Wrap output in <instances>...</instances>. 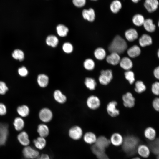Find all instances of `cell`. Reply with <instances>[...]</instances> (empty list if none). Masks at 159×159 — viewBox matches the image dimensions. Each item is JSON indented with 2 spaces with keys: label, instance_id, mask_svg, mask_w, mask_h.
Listing matches in <instances>:
<instances>
[{
  "label": "cell",
  "instance_id": "cell-27",
  "mask_svg": "<svg viewBox=\"0 0 159 159\" xmlns=\"http://www.w3.org/2000/svg\"><path fill=\"white\" fill-rule=\"evenodd\" d=\"M94 56L97 60H102L106 57V50L103 48L99 47L96 49L94 53Z\"/></svg>",
  "mask_w": 159,
  "mask_h": 159
},
{
  "label": "cell",
  "instance_id": "cell-32",
  "mask_svg": "<svg viewBox=\"0 0 159 159\" xmlns=\"http://www.w3.org/2000/svg\"><path fill=\"white\" fill-rule=\"evenodd\" d=\"M46 42L48 46L55 47L57 45L59 40L56 36L52 35H49L47 37Z\"/></svg>",
  "mask_w": 159,
  "mask_h": 159
},
{
  "label": "cell",
  "instance_id": "cell-8",
  "mask_svg": "<svg viewBox=\"0 0 159 159\" xmlns=\"http://www.w3.org/2000/svg\"><path fill=\"white\" fill-rule=\"evenodd\" d=\"M82 134V128L77 126L72 127L69 131V135L70 137L75 140H77L80 139Z\"/></svg>",
  "mask_w": 159,
  "mask_h": 159
},
{
  "label": "cell",
  "instance_id": "cell-17",
  "mask_svg": "<svg viewBox=\"0 0 159 159\" xmlns=\"http://www.w3.org/2000/svg\"><path fill=\"white\" fill-rule=\"evenodd\" d=\"M148 147L150 150L155 155L159 154V143L158 138H155L152 140L148 141Z\"/></svg>",
  "mask_w": 159,
  "mask_h": 159
},
{
  "label": "cell",
  "instance_id": "cell-40",
  "mask_svg": "<svg viewBox=\"0 0 159 159\" xmlns=\"http://www.w3.org/2000/svg\"><path fill=\"white\" fill-rule=\"evenodd\" d=\"M83 66L86 69L91 71L93 70L95 68V64L93 59L90 58H88L84 61Z\"/></svg>",
  "mask_w": 159,
  "mask_h": 159
},
{
  "label": "cell",
  "instance_id": "cell-15",
  "mask_svg": "<svg viewBox=\"0 0 159 159\" xmlns=\"http://www.w3.org/2000/svg\"><path fill=\"white\" fill-rule=\"evenodd\" d=\"M119 64L120 67L125 71L131 70L133 66L131 59L129 57H127L121 58Z\"/></svg>",
  "mask_w": 159,
  "mask_h": 159
},
{
  "label": "cell",
  "instance_id": "cell-24",
  "mask_svg": "<svg viewBox=\"0 0 159 159\" xmlns=\"http://www.w3.org/2000/svg\"><path fill=\"white\" fill-rule=\"evenodd\" d=\"M18 140L20 143L23 146H28L30 140L27 133L25 131L20 132L17 136Z\"/></svg>",
  "mask_w": 159,
  "mask_h": 159
},
{
  "label": "cell",
  "instance_id": "cell-6",
  "mask_svg": "<svg viewBox=\"0 0 159 159\" xmlns=\"http://www.w3.org/2000/svg\"><path fill=\"white\" fill-rule=\"evenodd\" d=\"M86 104L90 109L95 110L100 107L101 102L100 99L97 96L93 95H90L87 98Z\"/></svg>",
  "mask_w": 159,
  "mask_h": 159
},
{
  "label": "cell",
  "instance_id": "cell-43",
  "mask_svg": "<svg viewBox=\"0 0 159 159\" xmlns=\"http://www.w3.org/2000/svg\"><path fill=\"white\" fill-rule=\"evenodd\" d=\"M63 51L66 53H71L73 49L72 44L69 42H65L63 44L62 47Z\"/></svg>",
  "mask_w": 159,
  "mask_h": 159
},
{
  "label": "cell",
  "instance_id": "cell-2",
  "mask_svg": "<svg viewBox=\"0 0 159 159\" xmlns=\"http://www.w3.org/2000/svg\"><path fill=\"white\" fill-rule=\"evenodd\" d=\"M127 42L122 37L119 35L115 36L108 47L109 51L120 54L124 53L127 49Z\"/></svg>",
  "mask_w": 159,
  "mask_h": 159
},
{
  "label": "cell",
  "instance_id": "cell-5",
  "mask_svg": "<svg viewBox=\"0 0 159 159\" xmlns=\"http://www.w3.org/2000/svg\"><path fill=\"white\" fill-rule=\"evenodd\" d=\"M123 106L126 108H131L135 104L136 100L132 93L130 92H126L122 97Z\"/></svg>",
  "mask_w": 159,
  "mask_h": 159
},
{
  "label": "cell",
  "instance_id": "cell-7",
  "mask_svg": "<svg viewBox=\"0 0 159 159\" xmlns=\"http://www.w3.org/2000/svg\"><path fill=\"white\" fill-rule=\"evenodd\" d=\"M22 153L24 156L27 159H35L39 156V153L32 147L27 146L23 149Z\"/></svg>",
  "mask_w": 159,
  "mask_h": 159
},
{
  "label": "cell",
  "instance_id": "cell-48",
  "mask_svg": "<svg viewBox=\"0 0 159 159\" xmlns=\"http://www.w3.org/2000/svg\"><path fill=\"white\" fill-rule=\"evenodd\" d=\"M6 112V106L4 104L0 103V115H5Z\"/></svg>",
  "mask_w": 159,
  "mask_h": 159
},
{
  "label": "cell",
  "instance_id": "cell-19",
  "mask_svg": "<svg viewBox=\"0 0 159 159\" xmlns=\"http://www.w3.org/2000/svg\"><path fill=\"white\" fill-rule=\"evenodd\" d=\"M123 140L122 136L119 133L115 132L113 133L110 137V143L116 146L122 144Z\"/></svg>",
  "mask_w": 159,
  "mask_h": 159
},
{
  "label": "cell",
  "instance_id": "cell-46",
  "mask_svg": "<svg viewBox=\"0 0 159 159\" xmlns=\"http://www.w3.org/2000/svg\"><path fill=\"white\" fill-rule=\"evenodd\" d=\"M8 90V88L5 83L0 81V94H5Z\"/></svg>",
  "mask_w": 159,
  "mask_h": 159
},
{
  "label": "cell",
  "instance_id": "cell-51",
  "mask_svg": "<svg viewBox=\"0 0 159 159\" xmlns=\"http://www.w3.org/2000/svg\"><path fill=\"white\" fill-rule=\"evenodd\" d=\"M97 158L98 159H110L105 153L97 157Z\"/></svg>",
  "mask_w": 159,
  "mask_h": 159
},
{
  "label": "cell",
  "instance_id": "cell-50",
  "mask_svg": "<svg viewBox=\"0 0 159 159\" xmlns=\"http://www.w3.org/2000/svg\"><path fill=\"white\" fill-rule=\"evenodd\" d=\"M37 159H50V157L47 154H43L37 158Z\"/></svg>",
  "mask_w": 159,
  "mask_h": 159
},
{
  "label": "cell",
  "instance_id": "cell-36",
  "mask_svg": "<svg viewBox=\"0 0 159 159\" xmlns=\"http://www.w3.org/2000/svg\"><path fill=\"white\" fill-rule=\"evenodd\" d=\"M145 19L142 15L136 14L133 17L132 21L134 25L136 26H140L143 25Z\"/></svg>",
  "mask_w": 159,
  "mask_h": 159
},
{
  "label": "cell",
  "instance_id": "cell-12",
  "mask_svg": "<svg viewBox=\"0 0 159 159\" xmlns=\"http://www.w3.org/2000/svg\"><path fill=\"white\" fill-rule=\"evenodd\" d=\"M159 2L158 0H145L144 6L149 13L153 12L158 8Z\"/></svg>",
  "mask_w": 159,
  "mask_h": 159
},
{
  "label": "cell",
  "instance_id": "cell-3",
  "mask_svg": "<svg viewBox=\"0 0 159 159\" xmlns=\"http://www.w3.org/2000/svg\"><path fill=\"white\" fill-rule=\"evenodd\" d=\"M98 77L100 83L103 86H107L109 84L113 78L112 71L110 69L102 70Z\"/></svg>",
  "mask_w": 159,
  "mask_h": 159
},
{
  "label": "cell",
  "instance_id": "cell-53",
  "mask_svg": "<svg viewBox=\"0 0 159 159\" xmlns=\"http://www.w3.org/2000/svg\"><path fill=\"white\" fill-rule=\"evenodd\" d=\"M132 159H140L138 157H136L133 158Z\"/></svg>",
  "mask_w": 159,
  "mask_h": 159
},
{
  "label": "cell",
  "instance_id": "cell-38",
  "mask_svg": "<svg viewBox=\"0 0 159 159\" xmlns=\"http://www.w3.org/2000/svg\"><path fill=\"white\" fill-rule=\"evenodd\" d=\"M125 77L129 83L132 85L135 81V74L133 71L130 70L126 71L124 73Z\"/></svg>",
  "mask_w": 159,
  "mask_h": 159
},
{
  "label": "cell",
  "instance_id": "cell-29",
  "mask_svg": "<svg viewBox=\"0 0 159 159\" xmlns=\"http://www.w3.org/2000/svg\"><path fill=\"white\" fill-rule=\"evenodd\" d=\"M37 131L40 137L44 138L47 137L49 133L48 127L44 124H41L38 125Z\"/></svg>",
  "mask_w": 159,
  "mask_h": 159
},
{
  "label": "cell",
  "instance_id": "cell-55",
  "mask_svg": "<svg viewBox=\"0 0 159 159\" xmlns=\"http://www.w3.org/2000/svg\"><path fill=\"white\" fill-rule=\"evenodd\" d=\"M92 0V1H96L97 0Z\"/></svg>",
  "mask_w": 159,
  "mask_h": 159
},
{
  "label": "cell",
  "instance_id": "cell-33",
  "mask_svg": "<svg viewBox=\"0 0 159 159\" xmlns=\"http://www.w3.org/2000/svg\"><path fill=\"white\" fill-rule=\"evenodd\" d=\"M33 142L35 147L39 150L44 148L46 144V141L45 138L40 136L34 140Z\"/></svg>",
  "mask_w": 159,
  "mask_h": 159
},
{
  "label": "cell",
  "instance_id": "cell-42",
  "mask_svg": "<svg viewBox=\"0 0 159 159\" xmlns=\"http://www.w3.org/2000/svg\"><path fill=\"white\" fill-rule=\"evenodd\" d=\"M151 91L152 94L155 96L159 95V82L156 81L153 82L151 86Z\"/></svg>",
  "mask_w": 159,
  "mask_h": 159
},
{
  "label": "cell",
  "instance_id": "cell-39",
  "mask_svg": "<svg viewBox=\"0 0 159 159\" xmlns=\"http://www.w3.org/2000/svg\"><path fill=\"white\" fill-rule=\"evenodd\" d=\"M13 124L15 129L18 131L21 130L24 125V120L20 117L16 118L14 120Z\"/></svg>",
  "mask_w": 159,
  "mask_h": 159
},
{
  "label": "cell",
  "instance_id": "cell-49",
  "mask_svg": "<svg viewBox=\"0 0 159 159\" xmlns=\"http://www.w3.org/2000/svg\"><path fill=\"white\" fill-rule=\"evenodd\" d=\"M153 75L156 79H159V67L158 66L156 67L153 70Z\"/></svg>",
  "mask_w": 159,
  "mask_h": 159
},
{
  "label": "cell",
  "instance_id": "cell-16",
  "mask_svg": "<svg viewBox=\"0 0 159 159\" xmlns=\"http://www.w3.org/2000/svg\"><path fill=\"white\" fill-rule=\"evenodd\" d=\"M139 45L142 47H145L151 45L153 43L151 37L149 35L144 34L139 38L138 40Z\"/></svg>",
  "mask_w": 159,
  "mask_h": 159
},
{
  "label": "cell",
  "instance_id": "cell-20",
  "mask_svg": "<svg viewBox=\"0 0 159 159\" xmlns=\"http://www.w3.org/2000/svg\"><path fill=\"white\" fill-rule=\"evenodd\" d=\"M83 18L90 22H92L95 18V14L94 10L91 8L88 9H84L82 12Z\"/></svg>",
  "mask_w": 159,
  "mask_h": 159
},
{
  "label": "cell",
  "instance_id": "cell-47",
  "mask_svg": "<svg viewBox=\"0 0 159 159\" xmlns=\"http://www.w3.org/2000/svg\"><path fill=\"white\" fill-rule=\"evenodd\" d=\"M73 4L76 7H81L83 6L85 4L86 0H72Z\"/></svg>",
  "mask_w": 159,
  "mask_h": 159
},
{
  "label": "cell",
  "instance_id": "cell-14",
  "mask_svg": "<svg viewBox=\"0 0 159 159\" xmlns=\"http://www.w3.org/2000/svg\"><path fill=\"white\" fill-rule=\"evenodd\" d=\"M124 34L127 40L130 42L134 41L137 39L138 37V33L137 30L132 28L126 31Z\"/></svg>",
  "mask_w": 159,
  "mask_h": 159
},
{
  "label": "cell",
  "instance_id": "cell-11",
  "mask_svg": "<svg viewBox=\"0 0 159 159\" xmlns=\"http://www.w3.org/2000/svg\"><path fill=\"white\" fill-rule=\"evenodd\" d=\"M110 140L104 136H100L97 138L95 144L100 148L105 150L110 144Z\"/></svg>",
  "mask_w": 159,
  "mask_h": 159
},
{
  "label": "cell",
  "instance_id": "cell-30",
  "mask_svg": "<svg viewBox=\"0 0 159 159\" xmlns=\"http://www.w3.org/2000/svg\"><path fill=\"white\" fill-rule=\"evenodd\" d=\"M12 57L15 59L21 62L25 58V54L22 50L19 49L14 50L11 54Z\"/></svg>",
  "mask_w": 159,
  "mask_h": 159
},
{
  "label": "cell",
  "instance_id": "cell-10",
  "mask_svg": "<svg viewBox=\"0 0 159 159\" xmlns=\"http://www.w3.org/2000/svg\"><path fill=\"white\" fill-rule=\"evenodd\" d=\"M8 135L7 125L6 124L0 123V146L5 144Z\"/></svg>",
  "mask_w": 159,
  "mask_h": 159
},
{
  "label": "cell",
  "instance_id": "cell-34",
  "mask_svg": "<svg viewBox=\"0 0 159 159\" xmlns=\"http://www.w3.org/2000/svg\"><path fill=\"white\" fill-rule=\"evenodd\" d=\"M97 138L96 135L92 132H86L84 136V140L87 143L89 144H94Z\"/></svg>",
  "mask_w": 159,
  "mask_h": 159
},
{
  "label": "cell",
  "instance_id": "cell-54",
  "mask_svg": "<svg viewBox=\"0 0 159 159\" xmlns=\"http://www.w3.org/2000/svg\"><path fill=\"white\" fill-rule=\"evenodd\" d=\"M157 54H158V57H159V50H158V52H157Z\"/></svg>",
  "mask_w": 159,
  "mask_h": 159
},
{
  "label": "cell",
  "instance_id": "cell-18",
  "mask_svg": "<svg viewBox=\"0 0 159 159\" xmlns=\"http://www.w3.org/2000/svg\"><path fill=\"white\" fill-rule=\"evenodd\" d=\"M127 52L129 57L134 58L140 54L141 50L138 46L135 45L127 49Z\"/></svg>",
  "mask_w": 159,
  "mask_h": 159
},
{
  "label": "cell",
  "instance_id": "cell-25",
  "mask_svg": "<svg viewBox=\"0 0 159 159\" xmlns=\"http://www.w3.org/2000/svg\"><path fill=\"white\" fill-rule=\"evenodd\" d=\"M137 152L140 156L144 158L149 157L150 154V150L148 147L143 144L138 146Z\"/></svg>",
  "mask_w": 159,
  "mask_h": 159
},
{
  "label": "cell",
  "instance_id": "cell-1",
  "mask_svg": "<svg viewBox=\"0 0 159 159\" xmlns=\"http://www.w3.org/2000/svg\"><path fill=\"white\" fill-rule=\"evenodd\" d=\"M140 142L139 138L137 136L128 135L123 138L122 144V150L128 156H132L135 154Z\"/></svg>",
  "mask_w": 159,
  "mask_h": 159
},
{
  "label": "cell",
  "instance_id": "cell-28",
  "mask_svg": "<svg viewBox=\"0 0 159 159\" xmlns=\"http://www.w3.org/2000/svg\"><path fill=\"white\" fill-rule=\"evenodd\" d=\"M53 96L55 100L60 103H64L67 100L66 96L59 90H56L54 91Z\"/></svg>",
  "mask_w": 159,
  "mask_h": 159
},
{
  "label": "cell",
  "instance_id": "cell-35",
  "mask_svg": "<svg viewBox=\"0 0 159 159\" xmlns=\"http://www.w3.org/2000/svg\"><path fill=\"white\" fill-rule=\"evenodd\" d=\"M56 30L57 34L60 37L66 36L69 32L67 27L62 24H59L56 27Z\"/></svg>",
  "mask_w": 159,
  "mask_h": 159
},
{
  "label": "cell",
  "instance_id": "cell-13",
  "mask_svg": "<svg viewBox=\"0 0 159 159\" xmlns=\"http://www.w3.org/2000/svg\"><path fill=\"white\" fill-rule=\"evenodd\" d=\"M121 59L120 54L114 52H111V53L106 57L107 62L114 66L119 64Z\"/></svg>",
  "mask_w": 159,
  "mask_h": 159
},
{
  "label": "cell",
  "instance_id": "cell-45",
  "mask_svg": "<svg viewBox=\"0 0 159 159\" xmlns=\"http://www.w3.org/2000/svg\"><path fill=\"white\" fill-rule=\"evenodd\" d=\"M19 74L21 77L26 76L28 74V71L26 67L24 66L19 68L18 70Z\"/></svg>",
  "mask_w": 159,
  "mask_h": 159
},
{
  "label": "cell",
  "instance_id": "cell-31",
  "mask_svg": "<svg viewBox=\"0 0 159 159\" xmlns=\"http://www.w3.org/2000/svg\"><path fill=\"white\" fill-rule=\"evenodd\" d=\"M122 7L121 2L119 0H114L110 5V9L111 11L114 14L118 13Z\"/></svg>",
  "mask_w": 159,
  "mask_h": 159
},
{
  "label": "cell",
  "instance_id": "cell-9",
  "mask_svg": "<svg viewBox=\"0 0 159 159\" xmlns=\"http://www.w3.org/2000/svg\"><path fill=\"white\" fill-rule=\"evenodd\" d=\"M39 116L41 121L44 122H47L52 119L53 114L49 109L44 108L41 110L39 112Z\"/></svg>",
  "mask_w": 159,
  "mask_h": 159
},
{
  "label": "cell",
  "instance_id": "cell-26",
  "mask_svg": "<svg viewBox=\"0 0 159 159\" xmlns=\"http://www.w3.org/2000/svg\"><path fill=\"white\" fill-rule=\"evenodd\" d=\"M49 81V77L45 74H40L37 76V83L39 85L42 87H46L48 85Z\"/></svg>",
  "mask_w": 159,
  "mask_h": 159
},
{
  "label": "cell",
  "instance_id": "cell-41",
  "mask_svg": "<svg viewBox=\"0 0 159 159\" xmlns=\"http://www.w3.org/2000/svg\"><path fill=\"white\" fill-rule=\"evenodd\" d=\"M17 111L21 116L25 117L29 115V107L26 105H23L18 107Z\"/></svg>",
  "mask_w": 159,
  "mask_h": 159
},
{
  "label": "cell",
  "instance_id": "cell-52",
  "mask_svg": "<svg viewBox=\"0 0 159 159\" xmlns=\"http://www.w3.org/2000/svg\"><path fill=\"white\" fill-rule=\"evenodd\" d=\"M131 1L134 3H138L140 0H131Z\"/></svg>",
  "mask_w": 159,
  "mask_h": 159
},
{
  "label": "cell",
  "instance_id": "cell-23",
  "mask_svg": "<svg viewBox=\"0 0 159 159\" xmlns=\"http://www.w3.org/2000/svg\"><path fill=\"white\" fill-rule=\"evenodd\" d=\"M143 25L145 30L149 32H153L156 29L155 24L153 23V20L150 18L145 19Z\"/></svg>",
  "mask_w": 159,
  "mask_h": 159
},
{
  "label": "cell",
  "instance_id": "cell-37",
  "mask_svg": "<svg viewBox=\"0 0 159 159\" xmlns=\"http://www.w3.org/2000/svg\"><path fill=\"white\" fill-rule=\"evenodd\" d=\"M85 84L86 87L90 90H95L97 85L96 80L91 77H87L85 80Z\"/></svg>",
  "mask_w": 159,
  "mask_h": 159
},
{
  "label": "cell",
  "instance_id": "cell-44",
  "mask_svg": "<svg viewBox=\"0 0 159 159\" xmlns=\"http://www.w3.org/2000/svg\"><path fill=\"white\" fill-rule=\"evenodd\" d=\"M152 105L153 109L156 111H159V98L156 97L153 100L152 102Z\"/></svg>",
  "mask_w": 159,
  "mask_h": 159
},
{
  "label": "cell",
  "instance_id": "cell-22",
  "mask_svg": "<svg viewBox=\"0 0 159 159\" xmlns=\"http://www.w3.org/2000/svg\"><path fill=\"white\" fill-rule=\"evenodd\" d=\"M145 137L149 140H152L155 138L156 132L155 129L150 126L146 127L144 130Z\"/></svg>",
  "mask_w": 159,
  "mask_h": 159
},
{
  "label": "cell",
  "instance_id": "cell-21",
  "mask_svg": "<svg viewBox=\"0 0 159 159\" xmlns=\"http://www.w3.org/2000/svg\"><path fill=\"white\" fill-rule=\"evenodd\" d=\"M134 84V90L138 94H141L146 90V86L143 82L141 80L135 81Z\"/></svg>",
  "mask_w": 159,
  "mask_h": 159
},
{
  "label": "cell",
  "instance_id": "cell-4",
  "mask_svg": "<svg viewBox=\"0 0 159 159\" xmlns=\"http://www.w3.org/2000/svg\"><path fill=\"white\" fill-rule=\"evenodd\" d=\"M117 102L115 100L109 102L106 106V110L108 115L110 117L115 118L118 116L120 111L117 108Z\"/></svg>",
  "mask_w": 159,
  "mask_h": 159
}]
</instances>
